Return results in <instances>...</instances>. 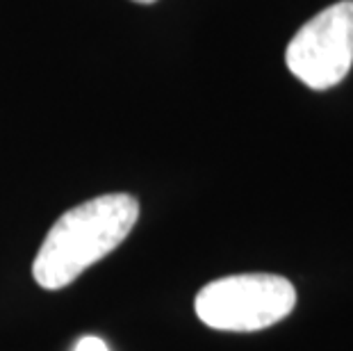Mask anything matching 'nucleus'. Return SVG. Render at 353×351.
Masks as SVG:
<instances>
[{
	"instance_id": "f257e3e1",
	"label": "nucleus",
	"mask_w": 353,
	"mask_h": 351,
	"mask_svg": "<svg viewBox=\"0 0 353 351\" xmlns=\"http://www.w3.org/2000/svg\"><path fill=\"white\" fill-rule=\"evenodd\" d=\"M139 217L130 194H103L66 210L52 223L32 263L43 290H62L121 244Z\"/></svg>"
},
{
	"instance_id": "f03ea898",
	"label": "nucleus",
	"mask_w": 353,
	"mask_h": 351,
	"mask_svg": "<svg viewBox=\"0 0 353 351\" xmlns=\"http://www.w3.org/2000/svg\"><path fill=\"white\" fill-rule=\"evenodd\" d=\"M294 285L276 274H235L208 283L194 299L199 319L216 331L251 333L278 324L294 310Z\"/></svg>"
},
{
	"instance_id": "7ed1b4c3",
	"label": "nucleus",
	"mask_w": 353,
	"mask_h": 351,
	"mask_svg": "<svg viewBox=\"0 0 353 351\" xmlns=\"http://www.w3.org/2000/svg\"><path fill=\"white\" fill-rule=\"evenodd\" d=\"M285 62L310 89L340 85L353 66V0H340L307 21L292 37Z\"/></svg>"
},
{
	"instance_id": "20e7f679",
	"label": "nucleus",
	"mask_w": 353,
	"mask_h": 351,
	"mask_svg": "<svg viewBox=\"0 0 353 351\" xmlns=\"http://www.w3.org/2000/svg\"><path fill=\"white\" fill-rule=\"evenodd\" d=\"M73 351H110V349L101 338H96V335H85V338L78 340V345Z\"/></svg>"
},
{
	"instance_id": "39448f33",
	"label": "nucleus",
	"mask_w": 353,
	"mask_h": 351,
	"mask_svg": "<svg viewBox=\"0 0 353 351\" xmlns=\"http://www.w3.org/2000/svg\"><path fill=\"white\" fill-rule=\"evenodd\" d=\"M132 3H141V5H151V3H155V0H132Z\"/></svg>"
}]
</instances>
